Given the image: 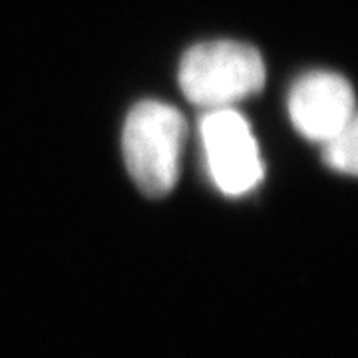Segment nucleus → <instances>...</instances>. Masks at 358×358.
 <instances>
[{"label":"nucleus","mask_w":358,"mask_h":358,"mask_svg":"<svg viewBox=\"0 0 358 358\" xmlns=\"http://www.w3.org/2000/svg\"><path fill=\"white\" fill-rule=\"evenodd\" d=\"M289 115L294 129L310 141L324 143L357 122L355 92L333 72H310L291 90Z\"/></svg>","instance_id":"4"},{"label":"nucleus","mask_w":358,"mask_h":358,"mask_svg":"<svg viewBox=\"0 0 358 358\" xmlns=\"http://www.w3.org/2000/svg\"><path fill=\"white\" fill-rule=\"evenodd\" d=\"M185 131V117L169 103L145 100L131 108L124 126V157L145 195L164 197L176 187Z\"/></svg>","instance_id":"2"},{"label":"nucleus","mask_w":358,"mask_h":358,"mask_svg":"<svg viewBox=\"0 0 358 358\" xmlns=\"http://www.w3.org/2000/svg\"><path fill=\"white\" fill-rule=\"evenodd\" d=\"M265 62L243 42L213 40L185 52L179 66V88L197 108L221 110L249 98L265 86Z\"/></svg>","instance_id":"1"},{"label":"nucleus","mask_w":358,"mask_h":358,"mask_svg":"<svg viewBox=\"0 0 358 358\" xmlns=\"http://www.w3.org/2000/svg\"><path fill=\"white\" fill-rule=\"evenodd\" d=\"M357 129L358 124H348L343 131H338L331 140L322 143V157L327 166L346 176H357L358 154H357Z\"/></svg>","instance_id":"5"},{"label":"nucleus","mask_w":358,"mask_h":358,"mask_svg":"<svg viewBox=\"0 0 358 358\" xmlns=\"http://www.w3.org/2000/svg\"><path fill=\"white\" fill-rule=\"evenodd\" d=\"M205 164L223 195L253 192L263 179V159L249 122L233 108L207 110L199 124Z\"/></svg>","instance_id":"3"}]
</instances>
